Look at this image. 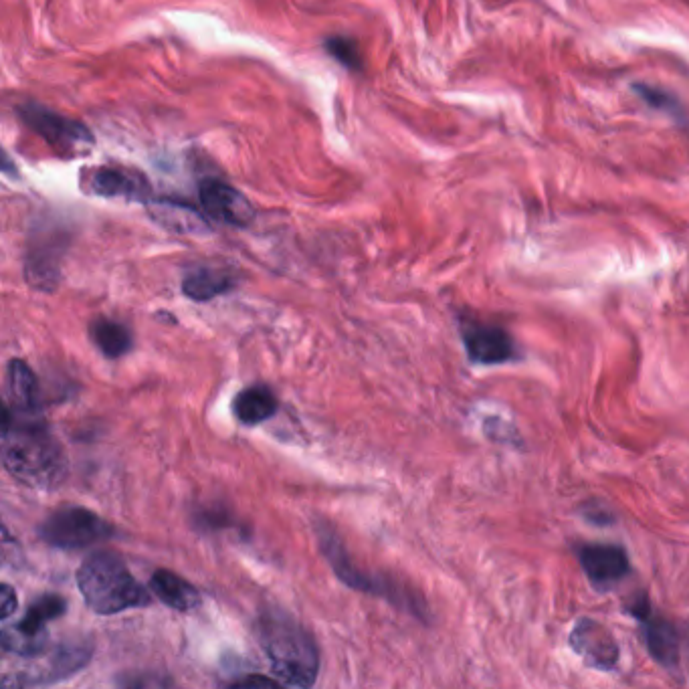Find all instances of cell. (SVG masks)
<instances>
[{"instance_id":"6da1fadb","label":"cell","mask_w":689,"mask_h":689,"mask_svg":"<svg viewBox=\"0 0 689 689\" xmlns=\"http://www.w3.org/2000/svg\"><path fill=\"white\" fill-rule=\"evenodd\" d=\"M3 465L11 477L31 489H55L69 473L67 455L39 413L3 409Z\"/></svg>"},{"instance_id":"7a4b0ae2","label":"cell","mask_w":689,"mask_h":689,"mask_svg":"<svg viewBox=\"0 0 689 689\" xmlns=\"http://www.w3.org/2000/svg\"><path fill=\"white\" fill-rule=\"evenodd\" d=\"M257 637L271 673L285 687H312L320 671V653L312 635L281 611L265 613L257 623Z\"/></svg>"},{"instance_id":"3957f363","label":"cell","mask_w":689,"mask_h":689,"mask_svg":"<svg viewBox=\"0 0 689 689\" xmlns=\"http://www.w3.org/2000/svg\"><path fill=\"white\" fill-rule=\"evenodd\" d=\"M77 586L87 607L97 615H118L150 605L148 588L114 552H95L77 570Z\"/></svg>"},{"instance_id":"277c9868","label":"cell","mask_w":689,"mask_h":689,"mask_svg":"<svg viewBox=\"0 0 689 689\" xmlns=\"http://www.w3.org/2000/svg\"><path fill=\"white\" fill-rule=\"evenodd\" d=\"M318 538H320V548L324 552V556L328 558L330 566L334 568L336 576L346 582L350 588L356 590H364L368 595H380L386 601H390L392 605L403 607L405 611L413 613L419 619L427 617V605L423 603V599L413 593V590H407L405 586L397 584V582H390L382 576H370L362 570H358L352 562L350 556L340 540V536L326 524L318 526Z\"/></svg>"},{"instance_id":"5b68a950","label":"cell","mask_w":689,"mask_h":689,"mask_svg":"<svg viewBox=\"0 0 689 689\" xmlns=\"http://www.w3.org/2000/svg\"><path fill=\"white\" fill-rule=\"evenodd\" d=\"M93 647L89 641L71 639L63 641L57 647H47L35 657H27V665L17 667L11 673H5V687H33V685H51L63 681L65 677L75 675L91 659Z\"/></svg>"},{"instance_id":"8992f818","label":"cell","mask_w":689,"mask_h":689,"mask_svg":"<svg viewBox=\"0 0 689 689\" xmlns=\"http://www.w3.org/2000/svg\"><path fill=\"white\" fill-rule=\"evenodd\" d=\"M17 116L31 132L43 138L45 144L61 156L69 158V156L87 154L95 142L91 130L85 124H81L79 120L61 116L41 104H35V102L21 104L17 108Z\"/></svg>"},{"instance_id":"52a82bcc","label":"cell","mask_w":689,"mask_h":689,"mask_svg":"<svg viewBox=\"0 0 689 689\" xmlns=\"http://www.w3.org/2000/svg\"><path fill=\"white\" fill-rule=\"evenodd\" d=\"M39 536L53 548L79 550L114 538L116 528L87 508H63L39 526Z\"/></svg>"},{"instance_id":"ba28073f","label":"cell","mask_w":689,"mask_h":689,"mask_svg":"<svg viewBox=\"0 0 689 689\" xmlns=\"http://www.w3.org/2000/svg\"><path fill=\"white\" fill-rule=\"evenodd\" d=\"M65 607V601L57 595L39 597L21 621H17L13 627L5 625L3 635H0V645H3L5 653L21 659L43 653L51 645L47 623L59 619L67 611Z\"/></svg>"},{"instance_id":"9c48e42d","label":"cell","mask_w":689,"mask_h":689,"mask_svg":"<svg viewBox=\"0 0 689 689\" xmlns=\"http://www.w3.org/2000/svg\"><path fill=\"white\" fill-rule=\"evenodd\" d=\"M627 611L641 623V637L653 661H657L665 669L675 671L681 659L683 639L673 623L653 611L647 595H639L633 603L627 605Z\"/></svg>"},{"instance_id":"30bf717a","label":"cell","mask_w":689,"mask_h":689,"mask_svg":"<svg viewBox=\"0 0 689 689\" xmlns=\"http://www.w3.org/2000/svg\"><path fill=\"white\" fill-rule=\"evenodd\" d=\"M461 340L467 358L479 366L506 364L518 358V348L512 334L498 324L463 318Z\"/></svg>"},{"instance_id":"8fae6325","label":"cell","mask_w":689,"mask_h":689,"mask_svg":"<svg viewBox=\"0 0 689 689\" xmlns=\"http://www.w3.org/2000/svg\"><path fill=\"white\" fill-rule=\"evenodd\" d=\"M199 201L207 217L229 227H249L257 217V211L247 196L219 178H205L199 184Z\"/></svg>"},{"instance_id":"7c38bea8","label":"cell","mask_w":689,"mask_h":689,"mask_svg":"<svg viewBox=\"0 0 689 689\" xmlns=\"http://www.w3.org/2000/svg\"><path fill=\"white\" fill-rule=\"evenodd\" d=\"M572 651L593 669L613 671L619 665L621 649L615 635L599 621L582 617L570 631Z\"/></svg>"},{"instance_id":"4fadbf2b","label":"cell","mask_w":689,"mask_h":689,"mask_svg":"<svg viewBox=\"0 0 689 689\" xmlns=\"http://www.w3.org/2000/svg\"><path fill=\"white\" fill-rule=\"evenodd\" d=\"M65 253V235L47 231L31 237L25 277L31 287L41 291H53L61 281V259Z\"/></svg>"},{"instance_id":"5bb4252c","label":"cell","mask_w":689,"mask_h":689,"mask_svg":"<svg viewBox=\"0 0 689 689\" xmlns=\"http://www.w3.org/2000/svg\"><path fill=\"white\" fill-rule=\"evenodd\" d=\"M586 578L597 588H611L631 572L629 554L615 544H580L574 548Z\"/></svg>"},{"instance_id":"9a60e30c","label":"cell","mask_w":689,"mask_h":689,"mask_svg":"<svg viewBox=\"0 0 689 689\" xmlns=\"http://www.w3.org/2000/svg\"><path fill=\"white\" fill-rule=\"evenodd\" d=\"M89 190L106 199H128L150 203L152 186L144 174L124 166H102L89 178Z\"/></svg>"},{"instance_id":"2e32d148","label":"cell","mask_w":689,"mask_h":689,"mask_svg":"<svg viewBox=\"0 0 689 689\" xmlns=\"http://www.w3.org/2000/svg\"><path fill=\"white\" fill-rule=\"evenodd\" d=\"M150 588L152 593L170 609L180 613L196 611L203 605V597L199 588L190 584L186 578L178 576L176 572H170L166 568L156 570L150 576Z\"/></svg>"},{"instance_id":"e0dca14e","label":"cell","mask_w":689,"mask_h":689,"mask_svg":"<svg viewBox=\"0 0 689 689\" xmlns=\"http://www.w3.org/2000/svg\"><path fill=\"white\" fill-rule=\"evenodd\" d=\"M7 390L9 407L15 413H39L41 409V386L33 370L23 360H11L7 368Z\"/></svg>"},{"instance_id":"ac0fdd59","label":"cell","mask_w":689,"mask_h":689,"mask_svg":"<svg viewBox=\"0 0 689 689\" xmlns=\"http://www.w3.org/2000/svg\"><path fill=\"white\" fill-rule=\"evenodd\" d=\"M277 397L273 390L263 384L243 388L233 401V413L243 425H259L269 421L277 413Z\"/></svg>"},{"instance_id":"d6986e66","label":"cell","mask_w":689,"mask_h":689,"mask_svg":"<svg viewBox=\"0 0 689 689\" xmlns=\"http://www.w3.org/2000/svg\"><path fill=\"white\" fill-rule=\"evenodd\" d=\"M233 287H235V277L227 269H217V267L192 269L182 281L184 295L194 302H211Z\"/></svg>"},{"instance_id":"ffe728a7","label":"cell","mask_w":689,"mask_h":689,"mask_svg":"<svg viewBox=\"0 0 689 689\" xmlns=\"http://www.w3.org/2000/svg\"><path fill=\"white\" fill-rule=\"evenodd\" d=\"M150 215L170 231L176 233H201L209 231L205 219L192 207L180 201H150Z\"/></svg>"},{"instance_id":"44dd1931","label":"cell","mask_w":689,"mask_h":689,"mask_svg":"<svg viewBox=\"0 0 689 689\" xmlns=\"http://www.w3.org/2000/svg\"><path fill=\"white\" fill-rule=\"evenodd\" d=\"M89 336H91V342L97 346V350L108 358H120L128 354L134 346L132 332L122 322L108 320V318L93 320L89 326Z\"/></svg>"},{"instance_id":"7402d4cb","label":"cell","mask_w":689,"mask_h":689,"mask_svg":"<svg viewBox=\"0 0 689 689\" xmlns=\"http://www.w3.org/2000/svg\"><path fill=\"white\" fill-rule=\"evenodd\" d=\"M324 47H326V53L330 57H334L338 63H342L346 69H352V71H360L362 69V55H360V49H358V43L350 37H328L324 41Z\"/></svg>"},{"instance_id":"603a6c76","label":"cell","mask_w":689,"mask_h":689,"mask_svg":"<svg viewBox=\"0 0 689 689\" xmlns=\"http://www.w3.org/2000/svg\"><path fill=\"white\" fill-rule=\"evenodd\" d=\"M635 89H637V93L643 97V100H645L649 106H653V108H665L667 112L675 114L677 104H675V100H673V97H671L667 91H661V89L649 87V85H635Z\"/></svg>"},{"instance_id":"cb8c5ba5","label":"cell","mask_w":689,"mask_h":689,"mask_svg":"<svg viewBox=\"0 0 689 689\" xmlns=\"http://www.w3.org/2000/svg\"><path fill=\"white\" fill-rule=\"evenodd\" d=\"M19 601H17V593L11 584H3V593H0V619L3 623H7L15 613H17Z\"/></svg>"},{"instance_id":"d4e9b609","label":"cell","mask_w":689,"mask_h":689,"mask_svg":"<svg viewBox=\"0 0 689 689\" xmlns=\"http://www.w3.org/2000/svg\"><path fill=\"white\" fill-rule=\"evenodd\" d=\"M124 687H164V685H172L170 679L158 677L156 673H146L140 677H128L124 681H120Z\"/></svg>"},{"instance_id":"484cf974","label":"cell","mask_w":689,"mask_h":689,"mask_svg":"<svg viewBox=\"0 0 689 689\" xmlns=\"http://www.w3.org/2000/svg\"><path fill=\"white\" fill-rule=\"evenodd\" d=\"M229 685L233 687H279L281 681L277 677H265V675H251V677H241L237 681H231Z\"/></svg>"},{"instance_id":"4316f807","label":"cell","mask_w":689,"mask_h":689,"mask_svg":"<svg viewBox=\"0 0 689 689\" xmlns=\"http://www.w3.org/2000/svg\"><path fill=\"white\" fill-rule=\"evenodd\" d=\"M588 522H595V524H609L613 522V516L609 514L607 508H597L595 504L588 506V512L584 514Z\"/></svg>"},{"instance_id":"83f0119b","label":"cell","mask_w":689,"mask_h":689,"mask_svg":"<svg viewBox=\"0 0 689 689\" xmlns=\"http://www.w3.org/2000/svg\"><path fill=\"white\" fill-rule=\"evenodd\" d=\"M683 649H685V655H687V669H689V623H687L685 635H683Z\"/></svg>"}]
</instances>
